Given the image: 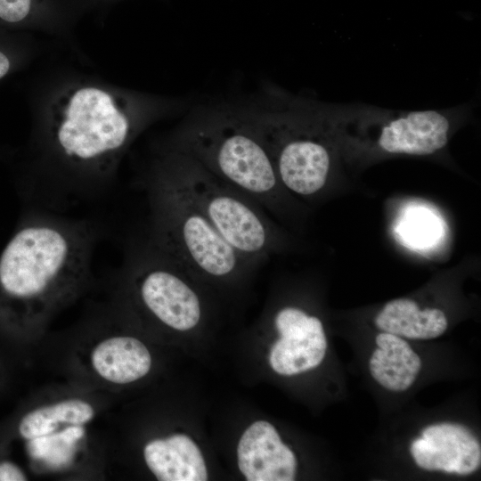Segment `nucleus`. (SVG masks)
<instances>
[{
  "mask_svg": "<svg viewBox=\"0 0 481 481\" xmlns=\"http://www.w3.org/2000/svg\"><path fill=\"white\" fill-rule=\"evenodd\" d=\"M96 227L86 220L29 212L0 254V318L39 322L89 276Z\"/></svg>",
  "mask_w": 481,
  "mask_h": 481,
  "instance_id": "obj_1",
  "label": "nucleus"
},
{
  "mask_svg": "<svg viewBox=\"0 0 481 481\" xmlns=\"http://www.w3.org/2000/svg\"><path fill=\"white\" fill-rule=\"evenodd\" d=\"M143 118L101 88L71 93L50 129L52 156L63 169L54 196L79 198L95 192L143 126Z\"/></svg>",
  "mask_w": 481,
  "mask_h": 481,
  "instance_id": "obj_2",
  "label": "nucleus"
},
{
  "mask_svg": "<svg viewBox=\"0 0 481 481\" xmlns=\"http://www.w3.org/2000/svg\"><path fill=\"white\" fill-rule=\"evenodd\" d=\"M169 149L190 157L263 208L276 209L286 192L249 108L199 112L177 132Z\"/></svg>",
  "mask_w": 481,
  "mask_h": 481,
  "instance_id": "obj_3",
  "label": "nucleus"
},
{
  "mask_svg": "<svg viewBox=\"0 0 481 481\" xmlns=\"http://www.w3.org/2000/svg\"><path fill=\"white\" fill-rule=\"evenodd\" d=\"M146 185L150 207L147 240L187 272L228 280L253 266L222 238L160 161Z\"/></svg>",
  "mask_w": 481,
  "mask_h": 481,
  "instance_id": "obj_4",
  "label": "nucleus"
},
{
  "mask_svg": "<svg viewBox=\"0 0 481 481\" xmlns=\"http://www.w3.org/2000/svg\"><path fill=\"white\" fill-rule=\"evenodd\" d=\"M249 109L284 190L302 197L321 192L332 167L330 109L278 94Z\"/></svg>",
  "mask_w": 481,
  "mask_h": 481,
  "instance_id": "obj_5",
  "label": "nucleus"
},
{
  "mask_svg": "<svg viewBox=\"0 0 481 481\" xmlns=\"http://www.w3.org/2000/svg\"><path fill=\"white\" fill-rule=\"evenodd\" d=\"M159 161L222 238L251 265L262 264L277 249V233L255 200L179 151L169 149Z\"/></svg>",
  "mask_w": 481,
  "mask_h": 481,
  "instance_id": "obj_6",
  "label": "nucleus"
},
{
  "mask_svg": "<svg viewBox=\"0 0 481 481\" xmlns=\"http://www.w3.org/2000/svg\"><path fill=\"white\" fill-rule=\"evenodd\" d=\"M126 269L144 307L159 321L176 330H189L200 321L197 293L186 282L187 272L148 240L134 246Z\"/></svg>",
  "mask_w": 481,
  "mask_h": 481,
  "instance_id": "obj_7",
  "label": "nucleus"
},
{
  "mask_svg": "<svg viewBox=\"0 0 481 481\" xmlns=\"http://www.w3.org/2000/svg\"><path fill=\"white\" fill-rule=\"evenodd\" d=\"M332 112L342 122L374 130V144L386 154L424 156L436 153L447 144L452 130L449 110L334 108Z\"/></svg>",
  "mask_w": 481,
  "mask_h": 481,
  "instance_id": "obj_8",
  "label": "nucleus"
},
{
  "mask_svg": "<svg viewBox=\"0 0 481 481\" xmlns=\"http://www.w3.org/2000/svg\"><path fill=\"white\" fill-rule=\"evenodd\" d=\"M274 325L280 338L271 348L269 363L275 372L291 376L322 362L327 339L318 317L296 306H285L276 313Z\"/></svg>",
  "mask_w": 481,
  "mask_h": 481,
  "instance_id": "obj_9",
  "label": "nucleus"
},
{
  "mask_svg": "<svg viewBox=\"0 0 481 481\" xmlns=\"http://www.w3.org/2000/svg\"><path fill=\"white\" fill-rule=\"evenodd\" d=\"M415 463L425 470L469 475L480 467L481 445L464 425L443 422L427 426L410 446Z\"/></svg>",
  "mask_w": 481,
  "mask_h": 481,
  "instance_id": "obj_10",
  "label": "nucleus"
},
{
  "mask_svg": "<svg viewBox=\"0 0 481 481\" xmlns=\"http://www.w3.org/2000/svg\"><path fill=\"white\" fill-rule=\"evenodd\" d=\"M237 453L239 469L248 481L295 479L296 456L265 420L256 421L245 430Z\"/></svg>",
  "mask_w": 481,
  "mask_h": 481,
  "instance_id": "obj_11",
  "label": "nucleus"
},
{
  "mask_svg": "<svg viewBox=\"0 0 481 481\" xmlns=\"http://www.w3.org/2000/svg\"><path fill=\"white\" fill-rule=\"evenodd\" d=\"M148 468L160 481H206L207 469L199 447L186 435L176 434L148 443L143 450Z\"/></svg>",
  "mask_w": 481,
  "mask_h": 481,
  "instance_id": "obj_12",
  "label": "nucleus"
},
{
  "mask_svg": "<svg viewBox=\"0 0 481 481\" xmlns=\"http://www.w3.org/2000/svg\"><path fill=\"white\" fill-rule=\"evenodd\" d=\"M91 364L104 380L127 384L144 377L151 366L148 348L131 336H112L102 339L92 350Z\"/></svg>",
  "mask_w": 481,
  "mask_h": 481,
  "instance_id": "obj_13",
  "label": "nucleus"
},
{
  "mask_svg": "<svg viewBox=\"0 0 481 481\" xmlns=\"http://www.w3.org/2000/svg\"><path fill=\"white\" fill-rule=\"evenodd\" d=\"M376 327L385 332L412 339H432L444 333L448 320L439 308L420 309L410 298L387 302L374 318Z\"/></svg>",
  "mask_w": 481,
  "mask_h": 481,
  "instance_id": "obj_14",
  "label": "nucleus"
},
{
  "mask_svg": "<svg viewBox=\"0 0 481 481\" xmlns=\"http://www.w3.org/2000/svg\"><path fill=\"white\" fill-rule=\"evenodd\" d=\"M94 417L93 406L81 399H69L35 409L19 422L18 432L24 440L45 437L67 425L83 426Z\"/></svg>",
  "mask_w": 481,
  "mask_h": 481,
  "instance_id": "obj_15",
  "label": "nucleus"
},
{
  "mask_svg": "<svg viewBox=\"0 0 481 481\" xmlns=\"http://www.w3.org/2000/svg\"><path fill=\"white\" fill-rule=\"evenodd\" d=\"M41 0H0V20L8 24H20L42 8Z\"/></svg>",
  "mask_w": 481,
  "mask_h": 481,
  "instance_id": "obj_16",
  "label": "nucleus"
},
{
  "mask_svg": "<svg viewBox=\"0 0 481 481\" xmlns=\"http://www.w3.org/2000/svg\"><path fill=\"white\" fill-rule=\"evenodd\" d=\"M27 477L23 470L9 461L0 462V481H23Z\"/></svg>",
  "mask_w": 481,
  "mask_h": 481,
  "instance_id": "obj_17",
  "label": "nucleus"
},
{
  "mask_svg": "<svg viewBox=\"0 0 481 481\" xmlns=\"http://www.w3.org/2000/svg\"><path fill=\"white\" fill-rule=\"evenodd\" d=\"M427 222L425 220L422 221H415L410 223L409 226V235L410 237H414L415 239H420V232L422 239H426L428 235L425 233L427 231Z\"/></svg>",
  "mask_w": 481,
  "mask_h": 481,
  "instance_id": "obj_18",
  "label": "nucleus"
},
{
  "mask_svg": "<svg viewBox=\"0 0 481 481\" xmlns=\"http://www.w3.org/2000/svg\"><path fill=\"white\" fill-rule=\"evenodd\" d=\"M11 69V60L4 52L0 50V79L4 77Z\"/></svg>",
  "mask_w": 481,
  "mask_h": 481,
  "instance_id": "obj_19",
  "label": "nucleus"
}]
</instances>
